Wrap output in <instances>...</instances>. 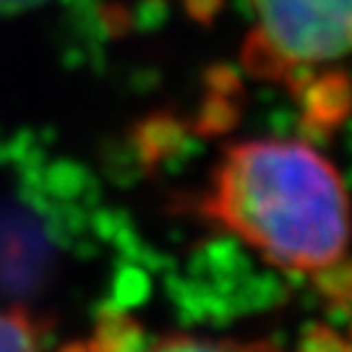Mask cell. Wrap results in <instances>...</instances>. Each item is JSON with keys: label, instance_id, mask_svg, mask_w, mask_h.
<instances>
[{"label": "cell", "instance_id": "obj_6", "mask_svg": "<svg viewBox=\"0 0 352 352\" xmlns=\"http://www.w3.org/2000/svg\"><path fill=\"white\" fill-rule=\"evenodd\" d=\"M149 3H177L190 19L201 21V24L212 21L222 8V0H149Z\"/></svg>", "mask_w": 352, "mask_h": 352}, {"label": "cell", "instance_id": "obj_1", "mask_svg": "<svg viewBox=\"0 0 352 352\" xmlns=\"http://www.w3.org/2000/svg\"><path fill=\"white\" fill-rule=\"evenodd\" d=\"M201 212L272 266L347 305V206L337 167L305 141L253 139L222 151Z\"/></svg>", "mask_w": 352, "mask_h": 352}, {"label": "cell", "instance_id": "obj_4", "mask_svg": "<svg viewBox=\"0 0 352 352\" xmlns=\"http://www.w3.org/2000/svg\"><path fill=\"white\" fill-rule=\"evenodd\" d=\"M63 8L68 16H76L87 29L110 32L118 13L104 0H0V16H26V13Z\"/></svg>", "mask_w": 352, "mask_h": 352}, {"label": "cell", "instance_id": "obj_3", "mask_svg": "<svg viewBox=\"0 0 352 352\" xmlns=\"http://www.w3.org/2000/svg\"><path fill=\"white\" fill-rule=\"evenodd\" d=\"M65 352H279L269 342L209 340L190 334H164L149 337L139 324L126 316L104 318L102 327Z\"/></svg>", "mask_w": 352, "mask_h": 352}, {"label": "cell", "instance_id": "obj_5", "mask_svg": "<svg viewBox=\"0 0 352 352\" xmlns=\"http://www.w3.org/2000/svg\"><path fill=\"white\" fill-rule=\"evenodd\" d=\"M39 324L24 311H0V352H37Z\"/></svg>", "mask_w": 352, "mask_h": 352}, {"label": "cell", "instance_id": "obj_2", "mask_svg": "<svg viewBox=\"0 0 352 352\" xmlns=\"http://www.w3.org/2000/svg\"><path fill=\"white\" fill-rule=\"evenodd\" d=\"M251 13L245 74L282 89L308 133H334L350 113V0H251Z\"/></svg>", "mask_w": 352, "mask_h": 352}]
</instances>
